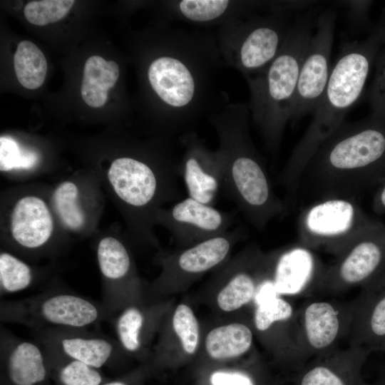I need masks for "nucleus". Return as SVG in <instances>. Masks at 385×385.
Wrapping results in <instances>:
<instances>
[{
  "label": "nucleus",
  "mask_w": 385,
  "mask_h": 385,
  "mask_svg": "<svg viewBox=\"0 0 385 385\" xmlns=\"http://www.w3.org/2000/svg\"><path fill=\"white\" fill-rule=\"evenodd\" d=\"M145 323V317L140 309L129 307L118 316L115 323V331L118 340L125 350L134 353L142 344L141 333Z\"/></svg>",
  "instance_id": "obj_29"
},
{
  "label": "nucleus",
  "mask_w": 385,
  "mask_h": 385,
  "mask_svg": "<svg viewBox=\"0 0 385 385\" xmlns=\"http://www.w3.org/2000/svg\"><path fill=\"white\" fill-rule=\"evenodd\" d=\"M250 113L244 103H228L208 117L216 131L222 169V188L247 220L262 231L284 215L287 203L274 190L265 163L250 132Z\"/></svg>",
  "instance_id": "obj_3"
},
{
  "label": "nucleus",
  "mask_w": 385,
  "mask_h": 385,
  "mask_svg": "<svg viewBox=\"0 0 385 385\" xmlns=\"http://www.w3.org/2000/svg\"><path fill=\"white\" fill-rule=\"evenodd\" d=\"M97 256L101 272L108 279H121L130 269L131 261L127 249L114 237H107L100 241Z\"/></svg>",
  "instance_id": "obj_27"
},
{
  "label": "nucleus",
  "mask_w": 385,
  "mask_h": 385,
  "mask_svg": "<svg viewBox=\"0 0 385 385\" xmlns=\"http://www.w3.org/2000/svg\"><path fill=\"white\" fill-rule=\"evenodd\" d=\"M252 344V329L244 323L235 322L211 329L205 337V349L213 360L224 361L242 356Z\"/></svg>",
  "instance_id": "obj_23"
},
{
  "label": "nucleus",
  "mask_w": 385,
  "mask_h": 385,
  "mask_svg": "<svg viewBox=\"0 0 385 385\" xmlns=\"http://www.w3.org/2000/svg\"><path fill=\"white\" fill-rule=\"evenodd\" d=\"M376 221L367 215L356 197H322L301 211L298 241L336 257Z\"/></svg>",
  "instance_id": "obj_7"
},
{
  "label": "nucleus",
  "mask_w": 385,
  "mask_h": 385,
  "mask_svg": "<svg viewBox=\"0 0 385 385\" xmlns=\"http://www.w3.org/2000/svg\"><path fill=\"white\" fill-rule=\"evenodd\" d=\"M38 160V154L31 150L22 148L11 137L0 138V170L31 169Z\"/></svg>",
  "instance_id": "obj_34"
},
{
  "label": "nucleus",
  "mask_w": 385,
  "mask_h": 385,
  "mask_svg": "<svg viewBox=\"0 0 385 385\" xmlns=\"http://www.w3.org/2000/svg\"><path fill=\"white\" fill-rule=\"evenodd\" d=\"M148 66V83L161 103L168 130L180 137L213 111L216 74L225 63L217 36L175 27Z\"/></svg>",
  "instance_id": "obj_1"
},
{
  "label": "nucleus",
  "mask_w": 385,
  "mask_h": 385,
  "mask_svg": "<svg viewBox=\"0 0 385 385\" xmlns=\"http://www.w3.org/2000/svg\"><path fill=\"white\" fill-rule=\"evenodd\" d=\"M304 178L319 197H356L379 185L385 179V121L371 114L344 123L317 149Z\"/></svg>",
  "instance_id": "obj_4"
},
{
  "label": "nucleus",
  "mask_w": 385,
  "mask_h": 385,
  "mask_svg": "<svg viewBox=\"0 0 385 385\" xmlns=\"http://www.w3.org/2000/svg\"><path fill=\"white\" fill-rule=\"evenodd\" d=\"M158 220L173 234L181 247H188L228 230L235 221L234 212H225L190 197L174 202L158 212Z\"/></svg>",
  "instance_id": "obj_13"
},
{
  "label": "nucleus",
  "mask_w": 385,
  "mask_h": 385,
  "mask_svg": "<svg viewBox=\"0 0 385 385\" xmlns=\"http://www.w3.org/2000/svg\"><path fill=\"white\" fill-rule=\"evenodd\" d=\"M77 198L78 188L71 182L62 183L53 195L54 207L61 222L71 230L81 228L85 220Z\"/></svg>",
  "instance_id": "obj_28"
},
{
  "label": "nucleus",
  "mask_w": 385,
  "mask_h": 385,
  "mask_svg": "<svg viewBox=\"0 0 385 385\" xmlns=\"http://www.w3.org/2000/svg\"><path fill=\"white\" fill-rule=\"evenodd\" d=\"M120 68L114 61L99 56L89 57L84 65L81 93L83 101L93 108H101L108 98V91L117 83Z\"/></svg>",
  "instance_id": "obj_24"
},
{
  "label": "nucleus",
  "mask_w": 385,
  "mask_h": 385,
  "mask_svg": "<svg viewBox=\"0 0 385 385\" xmlns=\"http://www.w3.org/2000/svg\"><path fill=\"white\" fill-rule=\"evenodd\" d=\"M378 186L374 195L372 207L374 212L380 215L385 213V179Z\"/></svg>",
  "instance_id": "obj_38"
},
{
  "label": "nucleus",
  "mask_w": 385,
  "mask_h": 385,
  "mask_svg": "<svg viewBox=\"0 0 385 385\" xmlns=\"http://www.w3.org/2000/svg\"><path fill=\"white\" fill-rule=\"evenodd\" d=\"M132 378H123L103 382L101 385H136Z\"/></svg>",
  "instance_id": "obj_39"
},
{
  "label": "nucleus",
  "mask_w": 385,
  "mask_h": 385,
  "mask_svg": "<svg viewBox=\"0 0 385 385\" xmlns=\"http://www.w3.org/2000/svg\"><path fill=\"white\" fill-rule=\"evenodd\" d=\"M14 66L20 84L28 89H36L43 83L47 61L43 52L34 43H19L14 56Z\"/></svg>",
  "instance_id": "obj_26"
},
{
  "label": "nucleus",
  "mask_w": 385,
  "mask_h": 385,
  "mask_svg": "<svg viewBox=\"0 0 385 385\" xmlns=\"http://www.w3.org/2000/svg\"><path fill=\"white\" fill-rule=\"evenodd\" d=\"M172 326L184 352L194 354L199 345L200 329L192 309L185 304H179L173 315Z\"/></svg>",
  "instance_id": "obj_30"
},
{
  "label": "nucleus",
  "mask_w": 385,
  "mask_h": 385,
  "mask_svg": "<svg viewBox=\"0 0 385 385\" xmlns=\"http://www.w3.org/2000/svg\"><path fill=\"white\" fill-rule=\"evenodd\" d=\"M385 270V225L376 221L326 266L317 293L335 295L361 287Z\"/></svg>",
  "instance_id": "obj_9"
},
{
  "label": "nucleus",
  "mask_w": 385,
  "mask_h": 385,
  "mask_svg": "<svg viewBox=\"0 0 385 385\" xmlns=\"http://www.w3.org/2000/svg\"><path fill=\"white\" fill-rule=\"evenodd\" d=\"M341 6L348 9L350 19L354 24H365L368 21L369 11L372 4L371 1H341Z\"/></svg>",
  "instance_id": "obj_37"
},
{
  "label": "nucleus",
  "mask_w": 385,
  "mask_h": 385,
  "mask_svg": "<svg viewBox=\"0 0 385 385\" xmlns=\"http://www.w3.org/2000/svg\"><path fill=\"white\" fill-rule=\"evenodd\" d=\"M74 3L73 0L32 1L25 6L24 13L31 24L45 26L65 17Z\"/></svg>",
  "instance_id": "obj_32"
},
{
  "label": "nucleus",
  "mask_w": 385,
  "mask_h": 385,
  "mask_svg": "<svg viewBox=\"0 0 385 385\" xmlns=\"http://www.w3.org/2000/svg\"><path fill=\"white\" fill-rule=\"evenodd\" d=\"M384 41L385 8L364 39L342 44L312 120L279 175V181L289 197L298 190L304 170L317 149L344 123L363 95Z\"/></svg>",
  "instance_id": "obj_2"
},
{
  "label": "nucleus",
  "mask_w": 385,
  "mask_h": 385,
  "mask_svg": "<svg viewBox=\"0 0 385 385\" xmlns=\"http://www.w3.org/2000/svg\"><path fill=\"white\" fill-rule=\"evenodd\" d=\"M48 366L40 348L33 342H19L6 361V374L11 385H39L48 376Z\"/></svg>",
  "instance_id": "obj_22"
},
{
  "label": "nucleus",
  "mask_w": 385,
  "mask_h": 385,
  "mask_svg": "<svg viewBox=\"0 0 385 385\" xmlns=\"http://www.w3.org/2000/svg\"><path fill=\"white\" fill-rule=\"evenodd\" d=\"M371 352L362 346H349L317 356L302 376L299 385H350V377L359 378L360 367Z\"/></svg>",
  "instance_id": "obj_19"
},
{
  "label": "nucleus",
  "mask_w": 385,
  "mask_h": 385,
  "mask_svg": "<svg viewBox=\"0 0 385 385\" xmlns=\"http://www.w3.org/2000/svg\"><path fill=\"white\" fill-rule=\"evenodd\" d=\"M59 346L68 359L98 369L107 364L113 352V346L108 340L96 337H64L59 340Z\"/></svg>",
  "instance_id": "obj_25"
},
{
  "label": "nucleus",
  "mask_w": 385,
  "mask_h": 385,
  "mask_svg": "<svg viewBox=\"0 0 385 385\" xmlns=\"http://www.w3.org/2000/svg\"><path fill=\"white\" fill-rule=\"evenodd\" d=\"M255 305V329L273 354L287 361L306 358L299 342L297 309L292 302L282 296L273 295Z\"/></svg>",
  "instance_id": "obj_15"
},
{
  "label": "nucleus",
  "mask_w": 385,
  "mask_h": 385,
  "mask_svg": "<svg viewBox=\"0 0 385 385\" xmlns=\"http://www.w3.org/2000/svg\"><path fill=\"white\" fill-rule=\"evenodd\" d=\"M32 279L30 267L11 254L0 255V283L1 292L14 293L27 288Z\"/></svg>",
  "instance_id": "obj_31"
},
{
  "label": "nucleus",
  "mask_w": 385,
  "mask_h": 385,
  "mask_svg": "<svg viewBox=\"0 0 385 385\" xmlns=\"http://www.w3.org/2000/svg\"><path fill=\"white\" fill-rule=\"evenodd\" d=\"M353 300H312L296 310L299 342L305 357L322 356L348 339L353 320Z\"/></svg>",
  "instance_id": "obj_11"
},
{
  "label": "nucleus",
  "mask_w": 385,
  "mask_h": 385,
  "mask_svg": "<svg viewBox=\"0 0 385 385\" xmlns=\"http://www.w3.org/2000/svg\"><path fill=\"white\" fill-rule=\"evenodd\" d=\"M242 227L196 243L182 247L165 262L168 281L185 282L192 280L222 265L229 257L234 245L246 237Z\"/></svg>",
  "instance_id": "obj_16"
},
{
  "label": "nucleus",
  "mask_w": 385,
  "mask_h": 385,
  "mask_svg": "<svg viewBox=\"0 0 385 385\" xmlns=\"http://www.w3.org/2000/svg\"><path fill=\"white\" fill-rule=\"evenodd\" d=\"M368 100L371 114L385 121V41L375 62Z\"/></svg>",
  "instance_id": "obj_35"
},
{
  "label": "nucleus",
  "mask_w": 385,
  "mask_h": 385,
  "mask_svg": "<svg viewBox=\"0 0 385 385\" xmlns=\"http://www.w3.org/2000/svg\"><path fill=\"white\" fill-rule=\"evenodd\" d=\"M210 385H255L252 377L240 371H215L209 378Z\"/></svg>",
  "instance_id": "obj_36"
},
{
  "label": "nucleus",
  "mask_w": 385,
  "mask_h": 385,
  "mask_svg": "<svg viewBox=\"0 0 385 385\" xmlns=\"http://www.w3.org/2000/svg\"><path fill=\"white\" fill-rule=\"evenodd\" d=\"M58 385H101L105 379L98 369L68 359L56 369Z\"/></svg>",
  "instance_id": "obj_33"
},
{
  "label": "nucleus",
  "mask_w": 385,
  "mask_h": 385,
  "mask_svg": "<svg viewBox=\"0 0 385 385\" xmlns=\"http://www.w3.org/2000/svg\"><path fill=\"white\" fill-rule=\"evenodd\" d=\"M381 351H385V344H384V346H383Z\"/></svg>",
  "instance_id": "obj_41"
},
{
  "label": "nucleus",
  "mask_w": 385,
  "mask_h": 385,
  "mask_svg": "<svg viewBox=\"0 0 385 385\" xmlns=\"http://www.w3.org/2000/svg\"><path fill=\"white\" fill-rule=\"evenodd\" d=\"M11 229L14 240L24 247L36 248L43 245L53 230L46 203L34 196L20 199L13 210Z\"/></svg>",
  "instance_id": "obj_20"
},
{
  "label": "nucleus",
  "mask_w": 385,
  "mask_h": 385,
  "mask_svg": "<svg viewBox=\"0 0 385 385\" xmlns=\"http://www.w3.org/2000/svg\"><path fill=\"white\" fill-rule=\"evenodd\" d=\"M325 268L315 251L299 241L267 253V277L285 298L317 293Z\"/></svg>",
  "instance_id": "obj_12"
},
{
  "label": "nucleus",
  "mask_w": 385,
  "mask_h": 385,
  "mask_svg": "<svg viewBox=\"0 0 385 385\" xmlns=\"http://www.w3.org/2000/svg\"><path fill=\"white\" fill-rule=\"evenodd\" d=\"M108 178L117 195L133 208L182 199L180 158L158 168L134 157L118 158L112 163Z\"/></svg>",
  "instance_id": "obj_8"
},
{
  "label": "nucleus",
  "mask_w": 385,
  "mask_h": 385,
  "mask_svg": "<svg viewBox=\"0 0 385 385\" xmlns=\"http://www.w3.org/2000/svg\"><path fill=\"white\" fill-rule=\"evenodd\" d=\"M337 14L333 8L320 12L300 68L291 122L314 113L327 87L332 66L331 53Z\"/></svg>",
  "instance_id": "obj_10"
},
{
  "label": "nucleus",
  "mask_w": 385,
  "mask_h": 385,
  "mask_svg": "<svg viewBox=\"0 0 385 385\" xmlns=\"http://www.w3.org/2000/svg\"><path fill=\"white\" fill-rule=\"evenodd\" d=\"M266 1L231 0H175L168 3L174 20L198 26H218L247 18Z\"/></svg>",
  "instance_id": "obj_18"
},
{
  "label": "nucleus",
  "mask_w": 385,
  "mask_h": 385,
  "mask_svg": "<svg viewBox=\"0 0 385 385\" xmlns=\"http://www.w3.org/2000/svg\"><path fill=\"white\" fill-rule=\"evenodd\" d=\"M268 12L257 13L219 28L217 43L225 65L247 78L262 72L276 58L290 31L291 14L267 1Z\"/></svg>",
  "instance_id": "obj_6"
},
{
  "label": "nucleus",
  "mask_w": 385,
  "mask_h": 385,
  "mask_svg": "<svg viewBox=\"0 0 385 385\" xmlns=\"http://www.w3.org/2000/svg\"><path fill=\"white\" fill-rule=\"evenodd\" d=\"M183 148L180 173L188 197L212 205L222 188V169L220 153L207 147L193 130L178 137Z\"/></svg>",
  "instance_id": "obj_14"
},
{
  "label": "nucleus",
  "mask_w": 385,
  "mask_h": 385,
  "mask_svg": "<svg viewBox=\"0 0 385 385\" xmlns=\"http://www.w3.org/2000/svg\"><path fill=\"white\" fill-rule=\"evenodd\" d=\"M353 304L349 346L381 351L385 344V270L361 287Z\"/></svg>",
  "instance_id": "obj_17"
},
{
  "label": "nucleus",
  "mask_w": 385,
  "mask_h": 385,
  "mask_svg": "<svg viewBox=\"0 0 385 385\" xmlns=\"http://www.w3.org/2000/svg\"><path fill=\"white\" fill-rule=\"evenodd\" d=\"M36 315L54 326L80 329L96 322L98 308L91 301L75 294H58L44 298L35 309Z\"/></svg>",
  "instance_id": "obj_21"
},
{
  "label": "nucleus",
  "mask_w": 385,
  "mask_h": 385,
  "mask_svg": "<svg viewBox=\"0 0 385 385\" xmlns=\"http://www.w3.org/2000/svg\"><path fill=\"white\" fill-rule=\"evenodd\" d=\"M376 385H385V378L381 379Z\"/></svg>",
  "instance_id": "obj_40"
},
{
  "label": "nucleus",
  "mask_w": 385,
  "mask_h": 385,
  "mask_svg": "<svg viewBox=\"0 0 385 385\" xmlns=\"http://www.w3.org/2000/svg\"><path fill=\"white\" fill-rule=\"evenodd\" d=\"M317 11L311 9L299 14L276 58L262 72L246 78L250 118L271 153L279 149L287 124L292 120L300 68Z\"/></svg>",
  "instance_id": "obj_5"
}]
</instances>
